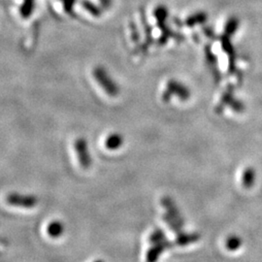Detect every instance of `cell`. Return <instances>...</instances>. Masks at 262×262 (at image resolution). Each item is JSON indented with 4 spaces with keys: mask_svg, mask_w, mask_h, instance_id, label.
Here are the masks:
<instances>
[{
    "mask_svg": "<svg viewBox=\"0 0 262 262\" xmlns=\"http://www.w3.org/2000/svg\"><path fill=\"white\" fill-rule=\"evenodd\" d=\"M94 262H104L103 260H102V259H98V260H96V261H94Z\"/></svg>",
    "mask_w": 262,
    "mask_h": 262,
    "instance_id": "obj_10",
    "label": "cell"
},
{
    "mask_svg": "<svg viewBox=\"0 0 262 262\" xmlns=\"http://www.w3.org/2000/svg\"><path fill=\"white\" fill-rule=\"evenodd\" d=\"M47 232L52 238H58L64 232V225L59 221H54L48 225Z\"/></svg>",
    "mask_w": 262,
    "mask_h": 262,
    "instance_id": "obj_7",
    "label": "cell"
},
{
    "mask_svg": "<svg viewBox=\"0 0 262 262\" xmlns=\"http://www.w3.org/2000/svg\"><path fill=\"white\" fill-rule=\"evenodd\" d=\"M122 142L123 139L120 134H112L106 139L105 145L109 150H117L122 146Z\"/></svg>",
    "mask_w": 262,
    "mask_h": 262,
    "instance_id": "obj_8",
    "label": "cell"
},
{
    "mask_svg": "<svg viewBox=\"0 0 262 262\" xmlns=\"http://www.w3.org/2000/svg\"><path fill=\"white\" fill-rule=\"evenodd\" d=\"M76 154L78 157L79 163L83 169H89L92 165V158L89 151V147L86 141L83 138H79L75 141L74 144Z\"/></svg>",
    "mask_w": 262,
    "mask_h": 262,
    "instance_id": "obj_2",
    "label": "cell"
},
{
    "mask_svg": "<svg viewBox=\"0 0 262 262\" xmlns=\"http://www.w3.org/2000/svg\"><path fill=\"white\" fill-rule=\"evenodd\" d=\"M160 203L162 207L166 210V213H168L169 215L173 216L175 220H177L179 223L184 225V217L181 214L176 202L174 201V199L172 197L168 196V195L161 197Z\"/></svg>",
    "mask_w": 262,
    "mask_h": 262,
    "instance_id": "obj_4",
    "label": "cell"
},
{
    "mask_svg": "<svg viewBox=\"0 0 262 262\" xmlns=\"http://www.w3.org/2000/svg\"><path fill=\"white\" fill-rule=\"evenodd\" d=\"M7 203L11 206L19 207L25 209L34 208L38 204V198L33 194H20V193H10L6 197Z\"/></svg>",
    "mask_w": 262,
    "mask_h": 262,
    "instance_id": "obj_1",
    "label": "cell"
},
{
    "mask_svg": "<svg viewBox=\"0 0 262 262\" xmlns=\"http://www.w3.org/2000/svg\"><path fill=\"white\" fill-rule=\"evenodd\" d=\"M174 247H176L175 242L174 241L170 242L168 240L161 242V243L151 245V247L146 253V262H158L159 256L162 254V253H164L166 250H170Z\"/></svg>",
    "mask_w": 262,
    "mask_h": 262,
    "instance_id": "obj_3",
    "label": "cell"
},
{
    "mask_svg": "<svg viewBox=\"0 0 262 262\" xmlns=\"http://www.w3.org/2000/svg\"><path fill=\"white\" fill-rule=\"evenodd\" d=\"M198 240H199V234H197V233L182 232V233L177 235L174 242L176 244V246L185 247V246H187L189 244L195 243Z\"/></svg>",
    "mask_w": 262,
    "mask_h": 262,
    "instance_id": "obj_5",
    "label": "cell"
},
{
    "mask_svg": "<svg viewBox=\"0 0 262 262\" xmlns=\"http://www.w3.org/2000/svg\"><path fill=\"white\" fill-rule=\"evenodd\" d=\"M162 220L164 221V223L167 225L169 227V229L171 231H173L176 235L180 234L183 232V226L184 225H182L181 223H179L177 220H175L173 216L169 215L168 213H164L162 215Z\"/></svg>",
    "mask_w": 262,
    "mask_h": 262,
    "instance_id": "obj_6",
    "label": "cell"
},
{
    "mask_svg": "<svg viewBox=\"0 0 262 262\" xmlns=\"http://www.w3.org/2000/svg\"><path fill=\"white\" fill-rule=\"evenodd\" d=\"M167 240V237L166 234L164 232V230H162L161 228H156L150 236H149V243L151 245H155V244L161 243V242H164Z\"/></svg>",
    "mask_w": 262,
    "mask_h": 262,
    "instance_id": "obj_9",
    "label": "cell"
}]
</instances>
